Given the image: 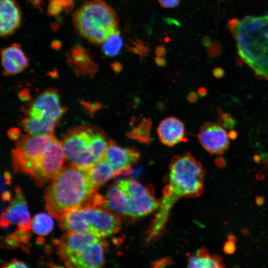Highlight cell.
Returning a JSON list of instances; mask_svg holds the SVG:
<instances>
[{
    "mask_svg": "<svg viewBox=\"0 0 268 268\" xmlns=\"http://www.w3.org/2000/svg\"><path fill=\"white\" fill-rule=\"evenodd\" d=\"M122 45L123 41L120 34L117 30L102 43V50L107 56L114 57L119 53Z\"/></svg>",
    "mask_w": 268,
    "mask_h": 268,
    "instance_id": "cell-25",
    "label": "cell"
},
{
    "mask_svg": "<svg viewBox=\"0 0 268 268\" xmlns=\"http://www.w3.org/2000/svg\"><path fill=\"white\" fill-rule=\"evenodd\" d=\"M87 172L97 188L120 174L104 158L95 163Z\"/></svg>",
    "mask_w": 268,
    "mask_h": 268,
    "instance_id": "cell-21",
    "label": "cell"
},
{
    "mask_svg": "<svg viewBox=\"0 0 268 268\" xmlns=\"http://www.w3.org/2000/svg\"><path fill=\"white\" fill-rule=\"evenodd\" d=\"M98 188L87 172L71 165L63 167L45 190V208L59 220L71 210L101 206L103 197L98 194Z\"/></svg>",
    "mask_w": 268,
    "mask_h": 268,
    "instance_id": "cell-1",
    "label": "cell"
},
{
    "mask_svg": "<svg viewBox=\"0 0 268 268\" xmlns=\"http://www.w3.org/2000/svg\"><path fill=\"white\" fill-rule=\"evenodd\" d=\"M59 221L61 228L67 232L86 233L100 238L115 234L121 228L118 215L100 206L71 210Z\"/></svg>",
    "mask_w": 268,
    "mask_h": 268,
    "instance_id": "cell-6",
    "label": "cell"
},
{
    "mask_svg": "<svg viewBox=\"0 0 268 268\" xmlns=\"http://www.w3.org/2000/svg\"><path fill=\"white\" fill-rule=\"evenodd\" d=\"M2 267L7 268H27L28 266L21 261L13 259L10 263L4 264Z\"/></svg>",
    "mask_w": 268,
    "mask_h": 268,
    "instance_id": "cell-27",
    "label": "cell"
},
{
    "mask_svg": "<svg viewBox=\"0 0 268 268\" xmlns=\"http://www.w3.org/2000/svg\"><path fill=\"white\" fill-rule=\"evenodd\" d=\"M135 46L133 48L132 51L135 53L139 55L140 56L143 55L147 52V48L144 46L142 44L139 43L136 44L134 43Z\"/></svg>",
    "mask_w": 268,
    "mask_h": 268,
    "instance_id": "cell-29",
    "label": "cell"
},
{
    "mask_svg": "<svg viewBox=\"0 0 268 268\" xmlns=\"http://www.w3.org/2000/svg\"><path fill=\"white\" fill-rule=\"evenodd\" d=\"M188 99L191 102H195L197 99V95L196 93L192 92L188 95Z\"/></svg>",
    "mask_w": 268,
    "mask_h": 268,
    "instance_id": "cell-36",
    "label": "cell"
},
{
    "mask_svg": "<svg viewBox=\"0 0 268 268\" xmlns=\"http://www.w3.org/2000/svg\"><path fill=\"white\" fill-rule=\"evenodd\" d=\"M58 121L52 118L37 119L28 116L22 121V126L24 130L29 134L53 135Z\"/></svg>",
    "mask_w": 268,
    "mask_h": 268,
    "instance_id": "cell-20",
    "label": "cell"
},
{
    "mask_svg": "<svg viewBox=\"0 0 268 268\" xmlns=\"http://www.w3.org/2000/svg\"><path fill=\"white\" fill-rule=\"evenodd\" d=\"M65 109L60 103L58 92L49 89L41 93L34 101L29 111L28 116L41 119L48 118L59 121Z\"/></svg>",
    "mask_w": 268,
    "mask_h": 268,
    "instance_id": "cell-13",
    "label": "cell"
},
{
    "mask_svg": "<svg viewBox=\"0 0 268 268\" xmlns=\"http://www.w3.org/2000/svg\"></svg>",
    "mask_w": 268,
    "mask_h": 268,
    "instance_id": "cell-41",
    "label": "cell"
},
{
    "mask_svg": "<svg viewBox=\"0 0 268 268\" xmlns=\"http://www.w3.org/2000/svg\"><path fill=\"white\" fill-rule=\"evenodd\" d=\"M8 135L11 139L15 140L17 139L19 137L20 135V132L17 129H12L8 131Z\"/></svg>",
    "mask_w": 268,
    "mask_h": 268,
    "instance_id": "cell-31",
    "label": "cell"
},
{
    "mask_svg": "<svg viewBox=\"0 0 268 268\" xmlns=\"http://www.w3.org/2000/svg\"><path fill=\"white\" fill-rule=\"evenodd\" d=\"M139 157V152L135 149L122 147L110 140L104 158L120 174L130 173L132 167L137 162Z\"/></svg>",
    "mask_w": 268,
    "mask_h": 268,
    "instance_id": "cell-15",
    "label": "cell"
},
{
    "mask_svg": "<svg viewBox=\"0 0 268 268\" xmlns=\"http://www.w3.org/2000/svg\"><path fill=\"white\" fill-rule=\"evenodd\" d=\"M160 5L165 8H173L177 6L180 0H158Z\"/></svg>",
    "mask_w": 268,
    "mask_h": 268,
    "instance_id": "cell-28",
    "label": "cell"
},
{
    "mask_svg": "<svg viewBox=\"0 0 268 268\" xmlns=\"http://www.w3.org/2000/svg\"><path fill=\"white\" fill-rule=\"evenodd\" d=\"M238 136L237 133L234 130H231L228 134L229 137L231 139H235Z\"/></svg>",
    "mask_w": 268,
    "mask_h": 268,
    "instance_id": "cell-39",
    "label": "cell"
},
{
    "mask_svg": "<svg viewBox=\"0 0 268 268\" xmlns=\"http://www.w3.org/2000/svg\"><path fill=\"white\" fill-rule=\"evenodd\" d=\"M3 181H1V190H2L3 188L5 187V185L9 184L11 180V176L9 173L7 172H5L3 174Z\"/></svg>",
    "mask_w": 268,
    "mask_h": 268,
    "instance_id": "cell-32",
    "label": "cell"
},
{
    "mask_svg": "<svg viewBox=\"0 0 268 268\" xmlns=\"http://www.w3.org/2000/svg\"><path fill=\"white\" fill-rule=\"evenodd\" d=\"M198 137L204 149L211 154H223L230 143L228 134L218 122L203 124L200 128Z\"/></svg>",
    "mask_w": 268,
    "mask_h": 268,
    "instance_id": "cell-10",
    "label": "cell"
},
{
    "mask_svg": "<svg viewBox=\"0 0 268 268\" xmlns=\"http://www.w3.org/2000/svg\"><path fill=\"white\" fill-rule=\"evenodd\" d=\"M157 133L161 142L168 146L187 141L183 123L175 117L162 120L158 126Z\"/></svg>",
    "mask_w": 268,
    "mask_h": 268,
    "instance_id": "cell-16",
    "label": "cell"
},
{
    "mask_svg": "<svg viewBox=\"0 0 268 268\" xmlns=\"http://www.w3.org/2000/svg\"><path fill=\"white\" fill-rule=\"evenodd\" d=\"M198 94L201 97H204L207 94V90L204 87H201L198 90Z\"/></svg>",
    "mask_w": 268,
    "mask_h": 268,
    "instance_id": "cell-38",
    "label": "cell"
},
{
    "mask_svg": "<svg viewBox=\"0 0 268 268\" xmlns=\"http://www.w3.org/2000/svg\"><path fill=\"white\" fill-rule=\"evenodd\" d=\"M151 123L149 120L144 119L134 126L128 134L129 137L142 143L151 141L150 130Z\"/></svg>",
    "mask_w": 268,
    "mask_h": 268,
    "instance_id": "cell-24",
    "label": "cell"
},
{
    "mask_svg": "<svg viewBox=\"0 0 268 268\" xmlns=\"http://www.w3.org/2000/svg\"><path fill=\"white\" fill-rule=\"evenodd\" d=\"M15 192L8 207L1 213V226L7 227L12 224L17 225L19 229L30 231L31 220L26 200L19 187L15 188Z\"/></svg>",
    "mask_w": 268,
    "mask_h": 268,
    "instance_id": "cell-11",
    "label": "cell"
},
{
    "mask_svg": "<svg viewBox=\"0 0 268 268\" xmlns=\"http://www.w3.org/2000/svg\"><path fill=\"white\" fill-rule=\"evenodd\" d=\"M62 5L61 2L55 0L52 1L49 6V11L52 14H57L61 10Z\"/></svg>",
    "mask_w": 268,
    "mask_h": 268,
    "instance_id": "cell-30",
    "label": "cell"
},
{
    "mask_svg": "<svg viewBox=\"0 0 268 268\" xmlns=\"http://www.w3.org/2000/svg\"><path fill=\"white\" fill-rule=\"evenodd\" d=\"M66 159L61 141L56 138L41 160L33 177L39 186L53 179L62 169Z\"/></svg>",
    "mask_w": 268,
    "mask_h": 268,
    "instance_id": "cell-9",
    "label": "cell"
},
{
    "mask_svg": "<svg viewBox=\"0 0 268 268\" xmlns=\"http://www.w3.org/2000/svg\"></svg>",
    "mask_w": 268,
    "mask_h": 268,
    "instance_id": "cell-40",
    "label": "cell"
},
{
    "mask_svg": "<svg viewBox=\"0 0 268 268\" xmlns=\"http://www.w3.org/2000/svg\"><path fill=\"white\" fill-rule=\"evenodd\" d=\"M221 259L209 254L204 248H201L188 259V268H218L223 267Z\"/></svg>",
    "mask_w": 268,
    "mask_h": 268,
    "instance_id": "cell-22",
    "label": "cell"
},
{
    "mask_svg": "<svg viewBox=\"0 0 268 268\" xmlns=\"http://www.w3.org/2000/svg\"><path fill=\"white\" fill-rule=\"evenodd\" d=\"M124 192L128 201V216L139 217L158 208L160 202L155 198L151 187L131 179L120 180L117 184Z\"/></svg>",
    "mask_w": 268,
    "mask_h": 268,
    "instance_id": "cell-8",
    "label": "cell"
},
{
    "mask_svg": "<svg viewBox=\"0 0 268 268\" xmlns=\"http://www.w3.org/2000/svg\"><path fill=\"white\" fill-rule=\"evenodd\" d=\"M21 21L19 7L14 0L0 1V34L5 37L12 34Z\"/></svg>",
    "mask_w": 268,
    "mask_h": 268,
    "instance_id": "cell-17",
    "label": "cell"
},
{
    "mask_svg": "<svg viewBox=\"0 0 268 268\" xmlns=\"http://www.w3.org/2000/svg\"><path fill=\"white\" fill-rule=\"evenodd\" d=\"M213 74L216 78H220L223 76L224 72L222 68L217 67L213 69Z\"/></svg>",
    "mask_w": 268,
    "mask_h": 268,
    "instance_id": "cell-33",
    "label": "cell"
},
{
    "mask_svg": "<svg viewBox=\"0 0 268 268\" xmlns=\"http://www.w3.org/2000/svg\"><path fill=\"white\" fill-rule=\"evenodd\" d=\"M1 64L4 73L12 75L19 73L26 68L28 60L20 46L14 44L2 50Z\"/></svg>",
    "mask_w": 268,
    "mask_h": 268,
    "instance_id": "cell-18",
    "label": "cell"
},
{
    "mask_svg": "<svg viewBox=\"0 0 268 268\" xmlns=\"http://www.w3.org/2000/svg\"><path fill=\"white\" fill-rule=\"evenodd\" d=\"M103 207L115 214L128 216L129 203L123 190L117 185L111 187L104 197Z\"/></svg>",
    "mask_w": 268,
    "mask_h": 268,
    "instance_id": "cell-19",
    "label": "cell"
},
{
    "mask_svg": "<svg viewBox=\"0 0 268 268\" xmlns=\"http://www.w3.org/2000/svg\"><path fill=\"white\" fill-rule=\"evenodd\" d=\"M54 226L51 217L44 213L36 214L31 220V228L36 234L45 236L51 232Z\"/></svg>",
    "mask_w": 268,
    "mask_h": 268,
    "instance_id": "cell-23",
    "label": "cell"
},
{
    "mask_svg": "<svg viewBox=\"0 0 268 268\" xmlns=\"http://www.w3.org/2000/svg\"><path fill=\"white\" fill-rule=\"evenodd\" d=\"M101 239L88 233L67 232L56 241L57 253L60 260L65 263L86 246Z\"/></svg>",
    "mask_w": 268,
    "mask_h": 268,
    "instance_id": "cell-12",
    "label": "cell"
},
{
    "mask_svg": "<svg viewBox=\"0 0 268 268\" xmlns=\"http://www.w3.org/2000/svg\"><path fill=\"white\" fill-rule=\"evenodd\" d=\"M56 138L53 135L29 134L17 141L12 150V160L15 171L32 177L43 156Z\"/></svg>",
    "mask_w": 268,
    "mask_h": 268,
    "instance_id": "cell-7",
    "label": "cell"
},
{
    "mask_svg": "<svg viewBox=\"0 0 268 268\" xmlns=\"http://www.w3.org/2000/svg\"><path fill=\"white\" fill-rule=\"evenodd\" d=\"M108 142L102 132L88 127L70 131L61 141L70 165L85 172L104 158Z\"/></svg>",
    "mask_w": 268,
    "mask_h": 268,
    "instance_id": "cell-4",
    "label": "cell"
},
{
    "mask_svg": "<svg viewBox=\"0 0 268 268\" xmlns=\"http://www.w3.org/2000/svg\"><path fill=\"white\" fill-rule=\"evenodd\" d=\"M227 27L240 58L259 77L268 80V14L232 19Z\"/></svg>",
    "mask_w": 268,
    "mask_h": 268,
    "instance_id": "cell-3",
    "label": "cell"
},
{
    "mask_svg": "<svg viewBox=\"0 0 268 268\" xmlns=\"http://www.w3.org/2000/svg\"><path fill=\"white\" fill-rule=\"evenodd\" d=\"M218 123L227 129H232L236 124L234 119L228 113L223 112L220 109H217Z\"/></svg>",
    "mask_w": 268,
    "mask_h": 268,
    "instance_id": "cell-26",
    "label": "cell"
},
{
    "mask_svg": "<svg viewBox=\"0 0 268 268\" xmlns=\"http://www.w3.org/2000/svg\"><path fill=\"white\" fill-rule=\"evenodd\" d=\"M73 20L79 33L97 44H102L118 30V20L115 12L102 0L85 3L75 12Z\"/></svg>",
    "mask_w": 268,
    "mask_h": 268,
    "instance_id": "cell-5",
    "label": "cell"
},
{
    "mask_svg": "<svg viewBox=\"0 0 268 268\" xmlns=\"http://www.w3.org/2000/svg\"><path fill=\"white\" fill-rule=\"evenodd\" d=\"M204 175L201 164L190 153L173 157L169 165V183L164 188L158 211L148 230L149 240L155 239L160 234L171 208L178 200L201 195Z\"/></svg>",
    "mask_w": 268,
    "mask_h": 268,
    "instance_id": "cell-2",
    "label": "cell"
},
{
    "mask_svg": "<svg viewBox=\"0 0 268 268\" xmlns=\"http://www.w3.org/2000/svg\"><path fill=\"white\" fill-rule=\"evenodd\" d=\"M112 67L113 69L116 71V72H120L122 68V65L119 63H115L113 64Z\"/></svg>",
    "mask_w": 268,
    "mask_h": 268,
    "instance_id": "cell-37",
    "label": "cell"
},
{
    "mask_svg": "<svg viewBox=\"0 0 268 268\" xmlns=\"http://www.w3.org/2000/svg\"><path fill=\"white\" fill-rule=\"evenodd\" d=\"M106 244L101 239L92 243L69 259L65 265L68 267L97 268L104 264Z\"/></svg>",
    "mask_w": 268,
    "mask_h": 268,
    "instance_id": "cell-14",
    "label": "cell"
},
{
    "mask_svg": "<svg viewBox=\"0 0 268 268\" xmlns=\"http://www.w3.org/2000/svg\"><path fill=\"white\" fill-rule=\"evenodd\" d=\"M155 53L157 56L163 57L166 54V50L163 46H158L156 49Z\"/></svg>",
    "mask_w": 268,
    "mask_h": 268,
    "instance_id": "cell-34",
    "label": "cell"
},
{
    "mask_svg": "<svg viewBox=\"0 0 268 268\" xmlns=\"http://www.w3.org/2000/svg\"><path fill=\"white\" fill-rule=\"evenodd\" d=\"M155 62L159 66H163L166 64V60L162 57L157 56L155 58Z\"/></svg>",
    "mask_w": 268,
    "mask_h": 268,
    "instance_id": "cell-35",
    "label": "cell"
}]
</instances>
